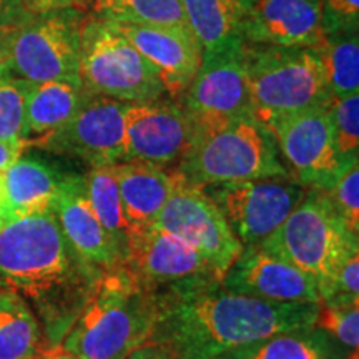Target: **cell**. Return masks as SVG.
Wrapping results in <instances>:
<instances>
[{
	"label": "cell",
	"mask_w": 359,
	"mask_h": 359,
	"mask_svg": "<svg viewBox=\"0 0 359 359\" xmlns=\"http://www.w3.org/2000/svg\"><path fill=\"white\" fill-rule=\"evenodd\" d=\"M11 4L12 0H0V19H2V17L7 13L8 8H11ZM0 24H4V22H0Z\"/></svg>",
	"instance_id": "obj_39"
},
{
	"label": "cell",
	"mask_w": 359,
	"mask_h": 359,
	"mask_svg": "<svg viewBox=\"0 0 359 359\" xmlns=\"http://www.w3.org/2000/svg\"><path fill=\"white\" fill-rule=\"evenodd\" d=\"M125 105L115 98L88 95L77 114L55 132L27 140L45 150L77 156L92 167L125 161Z\"/></svg>",
	"instance_id": "obj_14"
},
{
	"label": "cell",
	"mask_w": 359,
	"mask_h": 359,
	"mask_svg": "<svg viewBox=\"0 0 359 359\" xmlns=\"http://www.w3.org/2000/svg\"><path fill=\"white\" fill-rule=\"evenodd\" d=\"M30 82L0 75V140H27L25 95Z\"/></svg>",
	"instance_id": "obj_31"
},
{
	"label": "cell",
	"mask_w": 359,
	"mask_h": 359,
	"mask_svg": "<svg viewBox=\"0 0 359 359\" xmlns=\"http://www.w3.org/2000/svg\"><path fill=\"white\" fill-rule=\"evenodd\" d=\"M32 359H80L75 356L74 353L67 351L60 343L48 344V346H42L39 349V353L35 354Z\"/></svg>",
	"instance_id": "obj_38"
},
{
	"label": "cell",
	"mask_w": 359,
	"mask_h": 359,
	"mask_svg": "<svg viewBox=\"0 0 359 359\" xmlns=\"http://www.w3.org/2000/svg\"><path fill=\"white\" fill-rule=\"evenodd\" d=\"M219 359H338V356L333 338L311 326L269 336Z\"/></svg>",
	"instance_id": "obj_24"
},
{
	"label": "cell",
	"mask_w": 359,
	"mask_h": 359,
	"mask_svg": "<svg viewBox=\"0 0 359 359\" xmlns=\"http://www.w3.org/2000/svg\"><path fill=\"white\" fill-rule=\"evenodd\" d=\"M154 224L198 250L217 271L219 281L243 250L203 187L187 180L173 191Z\"/></svg>",
	"instance_id": "obj_13"
},
{
	"label": "cell",
	"mask_w": 359,
	"mask_h": 359,
	"mask_svg": "<svg viewBox=\"0 0 359 359\" xmlns=\"http://www.w3.org/2000/svg\"><path fill=\"white\" fill-rule=\"evenodd\" d=\"M325 65L331 98L359 93V40L358 30L334 32L318 48Z\"/></svg>",
	"instance_id": "obj_27"
},
{
	"label": "cell",
	"mask_w": 359,
	"mask_h": 359,
	"mask_svg": "<svg viewBox=\"0 0 359 359\" xmlns=\"http://www.w3.org/2000/svg\"><path fill=\"white\" fill-rule=\"evenodd\" d=\"M224 290L276 303L320 304V286L302 269L273 257L258 245L245 246L222 278Z\"/></svg>",
	"instance_id": "obj_16"
},
{
	"label": "cell",
	"mask_w": 359,
	"mask_h": 359,
	"mask_svg": "<svg viewBox=\"0 0 359 359\" xmlns=\"http://www.w3.org/2000/svg\"><path fill=\"white\" fill-rule=\"evenodd\" d=\"M42 348L39 321L25 299L0 288V359H32Z\"/></svg>",
	"instance_id": "obj_25"
},
{
	"label": "cell",
	"mask_w": 359,
	"mask_h": 359,
	"mask_svg": "<svg viewBox=\"0 0 359 359\" xmlns=\"http://www.w3.org/2000/svg\"><path fill=\"white\" fill-rule=\"evenodd\" d=\"M188 27L203 52L245 42L243 22L253 0H182Z\"/></svg>",
	"instance_id": "obj_22"
},
{
	"label": "cell",
	"mask_w": 359,
	"mask_h": 359,
	"mask_svg": "<svg viewBox=\"0 0 359 359\" xmlns=\"http://www.w3.org/2000/svg\"><path fill=\"white\" fill-rule=\"evenodd\" d=\"M271 132L253 116L195 127L190 150L177 170L198 187L264 178H291Z\"/></svg>",
	"instance_id": "obj_5"
},
{
	"label": "cell",
	"mask_w": 359,
	"mask_h": 359,
	"mask_svg": "<svg viewBox=\"0 0 359 359\" xmlns=\"http://www.w3.org/2000/svg\"><path fill=\"white\" fill-rule=\"evenodd\" d=\"M253 118L269 130L281 118L330 105L320 52L306 47L243 43Z\"/></svg>",
	"instance_id": "obj_4"
},
{
	"label": "cell",
	"mask_w": 359,
	"mask_h": 359,
	"mask_svg": "<svg viewBox=\"0 0 359 359\" xmlns=\"http://www.w3.org/2000/svg\"><path fill=\"white\" fill-rule=\"evenodd\" d=\"M321 191L333 205L348 231L359 236V161L344 168L331 187Z\"/></svg>",
	"instance_id": "obj_32"
},
{
	"label": "cell",
	"mask_w": 359,
	"mask_h": 359,
	"mask_svg": "<svg viewBox=\"0 0 359 359\" xmlns=\"http://www.w3.org/2000/svg\"><path fill=\"white\" fill-rule=\"evenodd\" d=\"M326 39L321 0H253L243 22L250 43L318 50Z\"/></svg>",
	"instance_id": "obj_17"
},
{
	"label": "cell",
	"mask_w": 359,
	"mask_h": 359,
	"mask_svg": "<svg viewBox=\"0 0 359 359\" xmlns=\"http://www.w3.org/2000/svg\"><path fill=\"white\" fill-rule=\"evenodd\" d=\"M102 275L72 248L52 212L13 219L0 231V280L32 299L52 331H69Z\"/></svg>",
	"instance_id": "obj_2"
},
{
	"label": "cell",
	"mask_w": 359,
	"mask_h": 359,
	"mask_svg": "<svg viewBox=\"0 0 359 359\" xmlns=\"http://www.w3.org/2000/svg\"><path fill=\"white\" fill-rule=\"evenodd\" d=\"M156 313V294L122 266L105 269L60 344L80 359H127L150 339Z\"/></svg>",
	"instance_id": "obj_3"
},
{
	"label": "cell",
	"mask_w": 359,
	"mask_h": 359,
	"mask_svg": "<svg viewBox=\"0 0 359 359\" xmlns=\"http://www.w3.org/2000/svg\"><path fill=\"white\" fill-rule=\"evenodd\" d=\"M127 359H182L172 349L155 341H147L140 348L135 349Z\"/></svg>",
	"instance_id": "obj_35"
},
{
	"label": "cell",
	"mask_w": 359,
	"mask_h": 359,
	"mask_svg": "<svg viewBox=\"0 0 359 359\" xmlns=\"http://www.w3.org/2000/svg\"><path fill=\"white\" fill-rule=\"evenodd\" d=\"M314 327L346 348H359V299H333L318 304Z\"/></svg>",
	"instance_id": "obj_29"
},
{
	"label": "cell",
	"mask_w": 359,
	"mask_h": 359,
	"mask_svg": "<svg viewBox=\"0 0 359 359\" xmlns=\"http://www.w3.org/2000/svg\"><path fill=\"white\" fill-rule=\"evenodd\" d=\"M150 339L182 359H219L269 336L314 326L318 304L276 303L224 290L219 281L175 288L156 296Z\"/></svg>",
	"instance_id": "obj_1"
},
{
	"label": "cell",
	"mask_w": 359,
	"mask_h": 359,
	"mask_svg": "<svg viewBox=\"0 0 359 359\" xmlns=\"http://www.w3.org/2000/svg\"><path fill=\"white\" fill-rule=\"evenodd\" d=\"M27 147V140H0V175L20 158Z\"/></svg>",
	"instance_id": "obj_36"
},
{
	"label": "cell",
	"mask_w": 359,
	"mask_h": 359,
	"mask_svg": "<svg viewBox=\"0 0 359 359\" xmlns=\"http://www.w3.org/2000/svg\"><path fill=\"white\" fill-rule=\"evenodd\" d=\"M79 12L39 13L25 24L13 25L8 74L30 83L80 85V30L85 19Z\"/></svg>",
	"instance_id": "obj_8"
},
{
	"label": "cell",
	"mask_w": 359,
	"mask_h": 359,
	"mask_svg": "<svg viewBox=\"0 0 359 359\" xmlns=\"http://www.w3.org/2000/svg\"><path fill=\"white\" fill-rule=\"evenodd\" d=\"M290 177L306 188L327 190L343 172L330 105L313 107L269 127Z\"/></svg>",
	"instance_id": "obj_12"
},
{
	"label": "cell",
	"mask_w": 359,
	"mask_h": 359,
	"mask_svg": "<svg viewBox=\"0 0 359 359\" xmlns=\"http://www.w3.org/2000/svg\"><path fill=\"white\" fill-rule=\"evenodd\" d=\"M95 19L115 24L190 29L182 0H92Z\"/></svg>",
	"instance_id": "obj_26"
},
{
	"label": "cell",
	"mask_w": 359,
	"mask_h": 359,
	"mask_svg": "<svg viewBox=\"0 0 359 359\" xmlns=\"http://www.w3.org/2000/svg\"><path fill=\"white\" fill-rule=\"evenodd\" d=\"M258 246L314 278L321 294L334 269L359 248V236L348 231L325 193L308 188L302 203Z\"/></svg>",
	"instance_id": "obj_6"
},
{
	"label": "cell",
	"mask_w": 359,
	"mask_h": 359,
	"mask_svg": "<svg viewBox=\"0 0 359 359\" xmlns=\"http://www.w3.org/2000/svg\"><path fill=\"white\" fill-rule=\"evenodd\" d=\"M241 246L263 243L302 203L308 188L293 178H264L203 187Z\"/></svg>",
	"instance_id": "obj_10"
},
{
	"label": "cell",
	"mask_w": 359,
	"mask_h": 359,
	"mask_svg": "<svg viewBox=\"0 0 359 359\" xmlns=\"http://www.w3.org/2000/svg\"><path fill=\"white\" fill-rule=\"evenodd\" d=\"M125 161L170 168L190 150L195 127L180 103L154 100L125 105Z\"/></svg>",
	"instance_id": "obj_15"
},
{
	"label": "cell",
	"mask_w": 359,
	"mask_h": 359,
	"mask_svg": "<svg viewBox=\"0 0 359 359\" xmlns=\"http://www.w3.org/2000/svg\"><path fill=\"white\" fill-rule=\"evenodd\" d=\"M243 43L218 52H203L195 79L180 97V107L185 110L193 127L253 116Z\"/></svg>",
	"instance_id": "obj_11"
},
{
	"label": "cell",
	"mask_w": 359,
	"mask_h": 359,
	"mask_svg": "<svg viewBox=\"0 0 359 359\" xmlns=\"http://www.w3.org/2000/svg\"><path fill=\"white\" fill-rule=\"evenodd\" d=\"M330 114L339 158L344 167H349L359 161V93L331 98Z\"/></svg>",
	"instance_id": "obj_30"
},
{
	"label": "cell",
	"mask_w": 359,
	"mask_h": 359,
	"mask_svg": "<svg viewBox=\"0 0 359 359\" xmlns=\"http://www.w3.org/2000/svg\"><path fill=\"white\" fill-rule=\"evenodd\" d=\"M12 29L13 25L0 24V75L8 74V47H11Z\"/></svg>",
	"instance_id": "obj_37"
},
{
	"label": "cell",
	"mask_w": 359,
	"mask_h": 359,
	"mask_svg": "<svg viewBox=\"0 0 359 359\" xmlns=\"http://www.w3.org/2000/svg\"><path fill=\"white\" fill-rule=\"evenodd\" d=\"M8 223H11V218H8L7 217V215L6 213H4L2 212V210H0V231H2L4 230V228H6L7 226V224Z\"/></svg>",
	"instance_id": "obj_40"
},
{
	"label": "cell",
	"mask_w": 359,
	"mask_h": 359,
	"mask_svg": "<svg viewBox=\"0 0 359 359\" xmlns=\"http://www.w3.org/2000/svg\"><path fill=\"white\" fill-rule=\"evenodd\" d=\"M116 25L133 43V47L155 67L165 92L175 100H180L195 79L203 55L198 40L191 30L177 27Z\"/></svg>",
	"instance_id": "obj_18"
},
{
	"label": "cell",
	"mask_w": 359,
	"mask_h": 359,
	"mask_svg": "<svg viewBox=\"0 0 359 359\" xmlns=\"http://www.w3.org/2000/svg\"><path fill=\"white\" fill-rule=\"evenodd\" d=\"M27 12L39 13L60 12V11H85L92 6V0H20Z\"/></svg>",
	"instance_id": "obj_34"
},
{
	"label": "cell",
	"mask_w": 359,
	"mask_h": 359,
	"mask_svg": "<svg viewBox=\"0 0 359 359\" xmlns=\"http://www.w3.org/2000/svg\"><path fill=\"white\" fill-rule=\"evenodd\" d=\"M80 85L88 95L125 103L154 102L165 93L158 72L110 20L85 19L80 30Z\"/></svg>",
	"instance_id": "obj_7"
},
{
	"label": "cell",
	"mask_w": 359,
	"mask_h": 359,
	"mask_svg": "<svg viewBox=\"0 0 359 359\" xmlns=\"http://www.w3.org/2000/svg\"><path fill=\"white\" fill-rule=\"evenodd\" d=\"M85 180V191L92 206L93 213L103 226V230L109 233L111 240L122 250L125 235L128 230V222L125 219L122 200H120L118 182L114 173V167H92Z\"/></svg>",
	"instance_id": "obj_28"
},
{
	"label": "cell",
	"mask_w": 359,
	"mask_h": 359,
	"mask_svg": "<svg viewBox=\"0 0 359 359\" xmlns=\"http://www.w3.org/2000/svg\"><path fill=\"white\" fill-rule=\"evenodd\" d=\"M52 213L58 226L80 257L105 269L120 266L122 250L103 230L85 191L83 177L62 178Z\"/></svg>",
	"instance_id": "obj_19"
},
{
	"label": "cell",
	"mask_w": 359,
	"mask_h": 359,
	"mask_svg": "<svg viewBox=\"0 0 359 359\" xmlns=\"http://www.w3.org/2000/svg\"><path fill=\"white\" fill-rule=\"evenodd\" d=\"M111 167L118 182L125 219L130 226L155 223L170 196L185 180L177 168L142 161H122Z\"/></svg>",
	"instance_id": "obj_20"
},
{
	"label": "cell",
	"mask_w": 359,
	"mask_h": 359,
	"mask_svg": "<svg viewBox=\"0 0 359 359\" xmlns=\"http://www.w3.org/2000/svg\"><path fill=\"white\" fill-rule=\"evenodd\" d=\"M327 35L358 30L359 0H321Z\"/></svg>",
	"instance_id": "obj_33"
},
{
	"label": "cell",
	"mask_w": 359,
	"mask_h": 359,
	"mask_svg": "<svg viewBox=\"0 0 359 359\" xmlns=\"http://www.w3.org/2000/svg\"><path fill=\"white\" fill-rule=\"evenodd\" d=\"M62 178L30 156H20L2 173L4 195L12 222L30 215L52 212Z\"/></svg>",
	"instance_id": "obj_21"
},
{
	"label": "cell",
	"mask_w": 359,
	"mask_h": 359,
	"mask_svg": "<svg viewBox=\"0 0 359 359\" xmlns=\"http://www.w3.org/2000/svg\"><path fill=\"white\" fill-rule=\"evenodd\" d=\"M87 92L80 85L67 82L29 83L25 95V132L43 137L64 127L77 114Z\"/></svg>",
	"instance_id": "obj_23"
},
{
	"label": "cell",
	"mask_w": 359,
	"mask_h": 359,
	"mask_svg": "<svg viewBox=\"0 0 359 359\" xmlns=\"http://www.w3.org/2000/svg\"><path fill=\"white\" fill-rule=\"evenodd\" d=\"M120 266L156 296L198 283L219 281L198 250L154 223L128 226Z\"/></svg>",
	"instance_id": "obj_9"
}]
</instances>
